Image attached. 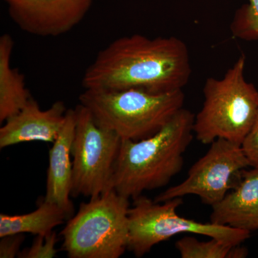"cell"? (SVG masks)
I'll return each mask as SVG.
<instances>
[{
  "mask_svg": "<svg viewBox=\"0 0 258 258\" xmlns=\"http://www.w3.org/2000/svg\"><path fill=\"white\" fill-rule=\"evenodd\" d=\"M191 74L189 50L176 37H120L102 49L82 79L84 89L182 90Z\"/></svg>",
  "mask_w": 258,
  "mask_h": 258,
  "instance_id": "1",
  "label": "cell"
},
{
  "mask_svg": "<svg viewBox=\"0 0 258 258\" xmlns=\"http://www.w3.org/2000/svg\"><path fill=\"white\" fill-rule=\"evenodd\" d=\"M195 118L183 108L152 137L122 140L110 190L134 200L169 184L182 170L184 154L195 135Z\"/></svg>",
  "mask_w": 258,
  "mask_h": 258,
  "instance_id": "2",
  "label": "cell"
},
{
  "mask_svg": "<svg viewBox=\"0 0 258 258\" xmlns=\"http://www.w3.org/2000/svg\"><path fill=\"white\" fill-rule=\"evenodd\" d=\"M81 105L96 123L115 132L121 140L139 141L159 132L183 108L182 90L155 93L144 90L85 89Z\"/></svg>",
  "mask_w": 258,
  "mask_h": 258,
  "instance_id": "3",
  "label": "cell"
},
{
  "mask_svg": "<svg viewBox=\"0 0 258 258\" xmlns=\"http://www.w3.org/2000/svg\"><path fill=\"white\" fill-rule=\"evenodd\" d=\"M245 61L242 55L222 79L205 81L203 107L194 123L201 143L223 139L241 145L252 128L258 114V91L244 78Z\"/></svg>",
  "mask_w": 258,
  "mask_h": 258,
  "instance_id": "4",
  "label": "cell"
},
{
  "mask_svg": "<svg viewBox=\"0 0 258 258\" xmlns=\"http://www.w3.org/2000/svg\"><path fill=\"white\" fill-rule=\"evenodd\" d=\"M129 199L112 189L81 203L61 232L70 258H119L128 249Z\"/></svg>",
  "mask_w": 258,
  "mask_h": 258,
  "instance_id": "5",
  "label": "cell"
},
{
  "mask_svg": "<svg viewBox=\"0 0 258 258\" xmlns=\"http://www.w3.org/2000/svg\"><path fill=\"white\" fill-rule=\"evenodd\" d=\"M182 203V198L164 203L143 195L134 199L128 210V250L142 257L154 246L182 233L206 236L234 245L243 243L250 237L248 231L181 217L176 210Z\"/></svg>",
  "mask_w": 258,
  "mask_h": 258,
  "instance_id": "6",
  "label": "cell"
},
{
  "mask_svg": "<svg viewBox=\"0 0 258 258\" xmlns=\"http://www.w3.org/2000/svg\"><path fill=\"white\" fill-rule=\"evenodd\" d=\"M76 111L71 197L96 198L110 191L122 140L115 132L98 125L81 103Z\"/></svg>",
  "mask_w": 258,
  "mask_h": 258,
  "instance_id": "7",
  "label": "cell"
},
{
  "mask_svg": "<svg viewBox=\"0 0 258 258\" xmlns=\"http://www.w3.org/2000/svg\"><path fill=\"white\" fill-rule=\"evenodd\" d=\"M206 154L191 168L182 182L168 188L154 201L164 203L186 195H196L205 205L220 203L235 187L244 169L250 166L240 144L223 139L210 144Z\"/></svg>",
  "mask_w": 258,
  "mask_h": 258,
  "instance_id": "8",
  "label": "cell"
},
{
  "mask_svg": "<svg viewBox=\"0 0 258 258\" xmlns=\"http://www.w3.org/2000/svg\"><path fill=\"white\" fill-rule=\"evenodd\" d=\"M10 19L34 36L55 37L74 30L95 0H3Z\"/></svg>",
  "mask_w": 258,
  "mask_h": 258,
  "instance_id": "9",
  "label": "cell"
},
{
  "mask_svg": "<svg viewBox=\"0 0 258 258\" xmlns=\"http://www.w3.org/2000/svg\"><path fill=\"white\" fill-rule=\"evenodd\" d=\"M68 109L62 101H56L42 110L33 98L0 128V149L30 142L53 143L66 121Z\"/></svg>",
  "mask_w": 258,
  "mask_h": 258,
  "instance_id": "10",
  "label": "cell"
},
{
  "mask_svg": "<svg viewBox=\"0 0 258 258\" xmlns=\"http://www.w3.org/2000/svg\"><path fill=\"white\" fill-rule=\"evenodd\" d=\"M76 120V108L68 109L63 127L49 152L46 194L43 199L45 201L60 207L67 213L69 219L73 216L74 211V205L70 198L73 177L71 150Z\"/></svg>",
  "mask_w": 258,
  "mask_h": 258,
  "instance_id": "11",
  "label": "cell"
},
{
  "mask_svg": "<svg viewBox=\"0 0 258 258\" xmlns=\"http://www.w3.org/2000/svg\"><path fill=\"white\" fill-rule=\"evenodd\" d=\"M244 169L238 184L212 207L210 222L239 230H258V166Z\"/></svg>",
  "mask_w": 258,
  "mask_h": 258,
  "instance_id": "12",
  "label": "cell"
},
{
  "mask_svg": "<svg viewBox=\"0 0 258 258\" xmlns=\"http://www.w3.org/2000/svg\"><path fill=\"white\" fill-rule=\"evenodd\" d=\"M14 40L10 34L0 37V123L18 113L32 98L25 76L11 66Z\"/></svg>",
  "mask_w": 258,
  "mask_h": 258,
  "instance_id": "13",
  "label": "cell"
},
{
  "mask_svg": "<svg viewBox=\"0 0 258 258\" xmlns=\"http://www.w3.org/2000/svg\"><path fill=\"white\" fill-rule=\"evenodd\" d=\"M58 205L42 200L35 211L20 215H0V237L16 234L45 235L69 220Z\"/></svg>",
  "mask_w": 258,
  "mask_h": 258,
  "instance_id": "14",
  "label": "cell"
},
{
  "mask_svg": "<svg viewBox=\"0 0 258 258\" xmlns=\"http://www.w3.org/2000/svg\"><path fill=\"white\" fill-rule=\"evenodd\" d=\"M175 246L182 258H244L248 254L241 244L234 245L215 238L200 241L188 236L176 241Z\"/></svg>",
  "mask_w": 258,
  "mask_h": 258,
  "instance_id": "15",
  "label": "cell"
},
{
  "mask_svg": "<svg viewBox=\"0 0 258 258\" xmlns=\"http://www.w3.org/2000/svg\"><path fill=\"white\" fill-rule=\"evenodd\" d=\"M237 10L231 23L232 35L246 41L258 40V0H249Z\"/></svg>",
  "mask_w": 258,
  "mask_h": 258,
  "instance_id": "16",
  "label": "cell"
},
{
  "mask_svg": "<svg viewBox=\"0 0 258 258\" xmlns=\"http://www.w3.org/2000/svg\"><path fill=\"white\" fill-rule=\"evenodd\" d=\"M57 237L55 232L45 235H37L32 245L20 251V258H52L55 257L57 250L55 246Z\"/></svg>",
  "mask_w": 258,
  "mask_h": 258,
  "instance_id": "17",
  "label": "cell"
},
{
  "mask_svg": "<svg viewBox=\"0 0 258 258\" xmlns=\"http://www.w3.org/2000/svg\"><path fill=\"white\" fill-rule=\"evenodd\" d=\"M241 146L250 166H258V114L252 128Z\"/></svg>",
  "mask_w": 258,
  "mask_h": 258,
  "instance_id": "18",
  "label": "cell"
},
{
  "mask_svg": "<svg viewBox=\"0 0 258 258\" xmlns=\"http://www.w3.org/2000/svg\"><path fill=\"white\" fill-rule=\"evenodd\" d=\"M25 240L24 234L4 236L0 241V257L14 258L18 257L20 247Z\"/></svg>",
  "mask_w": 258,
  "mask_h": 258,
  "instance_id": "19",
  "label": "cell"
}]
</instances>
